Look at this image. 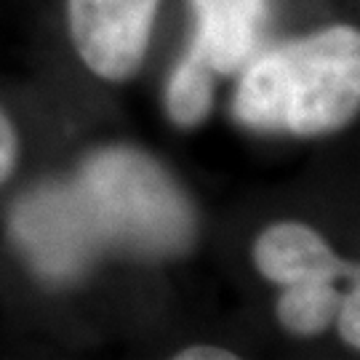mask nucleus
<instances>
[{
  "label": "nucleus",
  "instance_id": "obj_1",
  "mask_svg": "<svg viewBox=\"0 0 360 360\" xmlns=\"http://www.w3.org/2000/svg\"><path fill=\"white\" fill-rule=\"evenodd\" d=\"M13 238L49 281L77 278L102 251L179 257L195 243V211L160 163L131 147L91 155L75 179L27 195Z\"/></svg>",
  "mask_w": 360,
  "mask_h": 360
},
{
  "label": "nucleus",
  "instance_id": "obj_2",
  "mask_svg": "<svg viewBox=\"0 0 360 360\" xmlns=\"http://www.w3.org/2000/svg\"><path fill=\"white\" fill-rule=\"evenodd\" d=\"M358 107L360 35L347 25L262 53L232 99V112L243 126L296 136L345 129Z\"/></svg>",
  "mask_w": 360,
  "mask_h": 360
},
{
  "label": "nucleus",
  "instance_id": "obj_3",
  "mask_svg": "<svg viewBox=\"0 0 360 360\" xmlns=\"http://www.w3.org/2000/svg\"><path fill=\"white\" fill-rule=\"evenodd\" d=\"M160 0H67L80 59L104 80H126L144 62Z\"/></svg>",
  "mask_w": 360,
  "mask_h": 360
},
{
  "label": "nucleus",
  "instance_id": "obj_4",
  "mask_svg": "<svg viewBox=\"0 0 360 360\" xmlns=\"http://www.w3.org/2000/svg\"><path fill=\"white\" fill-rule=\"evenodd\" d=\"M195 35L190 51L214 72L232 75L248 62L270 16V0H190Z\"/></svg>",
  "mask_w": 360,
  "mask_h": 360
},
{
  "label": "nucleus",
  "instance_id": "obj_5",
  "mask_svg": "<svg viewBox=\"0 0 360 360\" xmlns=\"http://www.w3.org/2000/svg\"><path fill=\"white\" fill-rule=\"evenodd\" d=\"M254 262L267 281L281 285L304 281L336 283L339 278L358 275V267L336 257L318 232L296 221H281L262 232L254 245Z\"/></svg>",
  "mask_w": 360,
  "mask_h": 360
},
{
  "label": "nucleus",
  "instance_id": "obj_6",
  "mask_svg": "<svg viewBox=\"0 0 360 360\" xmlns=\"http://www.w3.org/2000/svg\"><path fill=\"white\" fill-rule=\"evenodd\" d=\"M342 291L334 281H304L285 285L278 302V318L291 334L312 336L326 331L336 321Z\"/></svg>",
  "mask_w": 360,
  "mask_h": 360
},
{
  "label": "nucleus",
  "instance_id": "obj_7",
  "mask_svg": "<svg viewBox=\"0 0 360 360\" xmlns=\"http://www.w3.org/2000/svg\"><path fill=\"white\" fill-rule=\"evenodd\" d=\"M214 70L193 51L171 72L166 89V110L171 120L181 129L203 123L214 104Z\"/></svg>",
  "mask_w": 360,
  "mask_h": 360
},
{
  "label": "nucleus",
  "instance_id": "obj_8",
  "mask_svg": "<svg viewBox=\"0 0 360 360\" xmlns=\"http://www.w3.org/2000/svg\"><path fill=\"white\" fill-rule=\"evenodd\" d=\"M339 331L342 339L347 342L349 347H360V291L358 285H352V291L347 296H342V304H339Z\"/></svg>",
  "mask_w": 360,
  "mask_h": 360
},
{
  "label": "nucleus",
  "instance_id": "obj_9",
  "mask_svg": "<svg viewBox=\"0 0 360 360\" xmlns=\"http://www.w3.org/2000/svg\"><path fill=\"white\" fill-rule=\"evenodd\" d=\"M16 163V134L13 126L8 123V117L0 110V181L8 179V174L13 171Z\"/></svg>",
  "mask_w": 360,
  "mask_h": 360
},
{
  "label": "nucleus",
  "instance_id": "obj_10",
  "mask_svg": "<svg viewBox=\"0 0 360 360\" xmlns=\"http://www.w3.org/2000/svg\"><path fill=\"white\" fill-rule=\"evenodd\" d=\"M176 360H235V352L219 347H187L176 352Z\"/></svg>",
  "mask_w": 360,
  "mask_h": 360
}]
</instances>
